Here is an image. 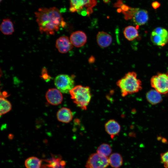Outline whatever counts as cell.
I'll return each instance as SVG.
<instances>
[{"mask_svg":"<svg viewBox=\"0 0 168 168\" xmlns=\"http://www.w3.org/2000/svg\"><path fill=\"white\" fill-rule=\"evenodd\" d=\"M35 14L41 33L53 35L66 24L59 10L55 7L40 8Z\"/></svg>","mask_w":168,"mask_h":168,"instance_id":"cell-1","label":"cell"},{"mask_svg":"<svg viewBox=\"0 0 168 168\" xmlns=\"http://www.w3.org/2000/svg\"><path fill=\"white\" fill-rule=\"evenodd\" d=\"M117 85L120 88L121 96L125 97L138 92L142 89V83L137 77L134 72H130L126 73L116 82Z\"/></svg>","mask_w":168,"mask_h":168,"instance_id":"cell-2","label":"cell"},{"mask_svg":"<svg viewBox=\"0 0 168 168\" xmlns=\"http://www.w3.org/2000/svg\"><path fill=\"white\" fill-rule=\"evenodd\" d=\"M69 93L71 98L77 107L83 110L87 109L91 98L89 87L77 85L70 91Z\"/></svg>","mask_w":168,"mask_h":168,"instance_id":"cell-3","label":"cell"},{"mask_svg":"<svg viewBox=\"0 0 168 168\" xmlns=\"http://www.w3.org/2000/svg\"><path fill=\"white\" fill-rule=\"evenodd\" d=\"M69 11L77 12L82 16H89L97 4L96 0H70Z\"/></svg>","mask_w":168,"mask_h":168,"instance_id":"cell-4","label":"cell"},{"mask_svg":"<svg viewBox=\"0 0 168 168\" xmlns=\"http://www.w3.org/2000/svg\"><path fill=\"white\" fill-rule=\"evenodd\" d=\"M152 87L161 94L168 93V73L159 72L150 79Z\"/></svg>","mask_w":168,"mask_h":168,"instance_id":"cell-5","label":"cell"},{"mask_svg":"<svg viewBox=\"0 0 168 168\" xmlns=\"http://www.w3.org/2000/svg\"><path fill=\"white\" fill-rule=\"evenodd\" d=\"M73 76L61 74L55 78V86L61 93H68L74 87Z\"/></svg>","mask_w":168,"mask_h":168,"instance_id":"cell-6","label":"cell"},{"mask_svg":"<svg viewBox=\"0 0 168 168\" xmlns=\"http://www.w3.org/2000/svg\"><path fill=\"white\" fill-rule=\"evenodd\" d=\"M150 39L155 45L163 46L168 42V31L162 27H156L152 31Z\"/></svg>","mask_w":168,"mask_h":168,"instance_id":"cell-7","label":"cell"},{"mask_svg":"<svg viewBox=\"0 0 168 168\" xmlns=\"http://www.w3.org/2000/svg\"><path fill=\"white\" fill-rule=\"evenodd\" d=\"M109 164V160L107 157L97 152L90 156L86 167V168H106Z\"/></svg>","mask_w":168,"mask_h":168,"instance_id":"cell-8","label":"cell"},{"mask_svg":"<svg viewBox=\"0 0 168 168\" xmlns=\"http://www.w3.org/2000/svg\"><path fill=\"white\" fill-rule=\"evenodd\" d=\"M114 6L116 8L117 11L122 13L126 20L132 19L136 12L138 8L131 7L124 3L122 0H118L114 4Z\"/></svg>","mask_w":168,"mask_h":168,"instance_id":"cell-9","label":"cell"},{"mask_svg":"<svg viewBox=\"0 0 168 168\" xmlns=\"http://www.w3.org/2000/svg\"><path fill=\"white\" fill-rule=\"evenodd\" d=\"M62 93L58 89L51 88L47 91L45 97L47 101L53 105L60 104L63 100Z\"/></svg>","mask_w":168,"mask_h":168,"instance_id":"cell-10","label":"cell"},{"mask_svg":"<svg viewBox=\"0 0 168 168\" xmlns=\"http://www.w3.org/2000/svg\"><path fill=\"white\" fill-rule=\"evenodd\" d=\"M56 47L61 53H66L72 48L73 45L68 38L65 36L58 38L56 42Z\"/></svg>","mask_w":168,"mask_h":168,"instance_id":"cell-11","label":"cell"},{"mask_svg":"<svg viewBox=\"0 0 168 168\" xmlns=\"http://www.w3.org/2000/svg\"><path fill=\"white\" fill-rule=\"evenodd\" d=\"M86 34L82 31H77L72 33L70 35V40L73 45L80 47L83 46L87 41Z\"/></svg>","mask_w":168,"mask_h":168,"instance_id":"cell-12","label":"cell"},{"mask_svg":"<svg viewBox=\"0 0 168 168\" xmlns=\"http://www.w3.org/2000/svg\"><path fill=\"white\" fill-rule=\"evenodd\" d=\"M132 19L133 23L137 26L144 25L147 23L149 19L148 12L146 10L138 8Z\"/></svg>","mask_w":168,"mask_h":168,"instance_id":"cell-13","label":"cell"},{"mask_svg":"<svg viewBox=\"0 0 168 168\" xmlns=\"http://www.w3.org/2000/svg\"><path fill=\"white\" fill-rule=\"evenodd\" d=\"M105 129L111 138L119 133L121 127L119 123L114 119H111L108 120L105 125Z\"/></svg>","mask_w":168,"mask_h":168,"instance_id":"cell-14","label":"cell"},{"mask_svg":"<svg viewBox=\"0 0 168 168\" xmlns=\"http://www.w3.org/2000/svg\"><path fill=\"white\" fill-rule=\"evenodd\" d=\"M97 43L101 48H106L111 44L112 39L111 36L108 33L104 31L99 32L97 35Z\"/></svg>","mask_w":168,"mask_h":168,"instance_id":"cell-15","label":"cell"},{"mask_svg":"<svg viewBox=\"0 0 168 168\" xmlns=\"http://www.w3.org/2000/svg\"><path fill=\"white\" fill-rule=\"evenodd\" d=\"M72 112L69 109L63 107L59 109L57 114L58 120L63 123L70 122L73 118Z\"/></svg>","mask_w":168,"mask_h":168,"instance_id":"cell-16","label":"cell"},{"mask_svg":"<svg viewBox=\"0 0 168 168\" xmlns=\"http://www.w3.org/2000/svg\"><path fill=\"white\" fill-rule=\"evenodd\" d=\"M147 101L152 105H155L161 103L162 98L161 94L154 89L148 91L146 95Z\"/></svg>","mask_w":168,"mask_h":168,"instance_id":"cell-17","label":"cell"},{"mask_svg":"<svg viewBox=\"0 0 168 168\" xmlns=\"http://www.w3.org/2000/svg\"><path fill=\"white\" fill-rule=\"evenodd\" d=\"M0 29L2 34L6 35H11L14 31L13 23L8 18L3 20L0 25Z\"/></svg>","mask_w":168,"mask_h":168,"instance_id":"cell-18","label":"cell"},{"mask_svg":"<svg viewBox=\"0 0 168 168\" xmlns=\"http://www.w3.org/2000/svg\"><path fill=\"white\" fill-rule=\"evenodd\" d=\"M123 33L125 38L129 41L133 40L139 35L137 28L132 26L126 27L124 30Z\"/></svg>","mask_w":168,"mask_h":168,"instance_id":"cell-19","label":"cell"},{"mask_svg":"<svg viewBox=\"0 0 168 168\" xmlns=\"http://www.w3.org/2000/svg\"><path fill=\"white\" fill-rule=\"evenodd\" d=\"M109 160L110 165L114 168L119 167L123 163L122 157L118 153H114L111 154Z\"/></svg>","mask_w":168,"mask_h":168,"instance_id":"cell-20","label":"cell"},{"mask_svg":"<svg viewBox=\"0 0 168 168\" xmlns=\"http://www.w3.org/2000/svg\"><path fill=\"white\" fill-rule=\"evenodd\" d=\"M42 160L35 156L30 157L25 161L26 168H40Z\"/></svg>","mask_w":168,"mask_h":168,"instance_id":"cell-21","label":"cell"},{"mask_svg":"<svg viewBox=\"0 0 168 168\" xmlns=\"http://www.w3.org/2000/svg\"><path fill=\"white\" fill-rule=\"evenodd\" d=\"M0 102V115L6 114L9 112L12 109V105L10 102L1 96Z\"/></svg>","mask_w":168,"mask_h":168,"instance_id":"cell-22","label":"cell"},{"mask_svg":"<svg viewBox=\"0 0 168 168\" xmlns=\"http://www.w3.org/2000/svg\"><path fill=\"white\" fill-rule=\"evenodd\" d=\"M112 149L109 144L103 143L100 145L98 148L97 152L98 153L107 157L111 153Z\"/></svg>","mask_w":168,"mask_h":168,"instance_id":"cell-23","label":"cell"},{"mask_svg":"<svg viewBox=\"0 0 168 168\" xmlns=\"http://www.w3.org/2000/svg\"><path fill=\"white\" fill-rule=\"evenodd\" d=\"M161 160L165 168H168V150L161 154Z\"/></svg>","mask_w":168,"mask_h":168,"instance_id":"cell-24","label":"cell"},{"mask_svg":"<svg viewBox=\"0 0 168 168\" xmlns=\"http://www.w3.org/2000/svg\"><path fill=\"white\" fill-rule=\"evenodd\" d=\"M42 71V77L45 80H49L50 77L47 74L46 69L45 68H43Z\"/></svg>","mask_w":168,"mask_h":168,"instance_id":"cell-25","label":"cell"},{"mask_svg":"<svg viewBox=\"0 0 168 168\" xmlns=\"http://www.w3.org/2000/svg\"><path fill=\"white\" fill-rule=\"evenodd\" d=\"M152 7L154 9L159 8L161 6V3L158 1H155L152 2L151 4Z\"/></svg>","mask_w":168,"mask_h":168,"instance_id":"cell-26","label":"cell"},{"mask_svg":"<svg viewBox=\"0 0 168 168\" xmlns=\"http://www.w3.org/2000/svg\"><path fill=\"white\" fill-rule=\"evenodd\" d=\"M95 61V58L93 56H91L89 59L88 61L90 63H92L94 62Z\"/></svg>","mask_w":168,"mask_h":168,"instance_id":"cell-27","label":"cell"},{"mask_svg":"<svg viewBox=\"0 0 168 168\" xmlns=\"http://www.w3.org/2000/svg\"><path fill=\"white\" fill-rule=\"evenodd\" d=\"M103 0L104 2L105 3H108L110 1V0Z\"/></svg>","mask_w":168,"mask_h":168,"instance_id":"cell-28","label":"cell"},{"mask_svg":"<svg viewBox=\"0 0 168 168\" xmlns=\"http://www.w3.org/2000/svg\"><path fill=\"white\" fill-rule=\"evenodd\" d=\"M2 0H0V2H1L2 1Z\"/></svg>","mask_w":168,"mask_h":168,"instance_id":"cell-29","label":"cell"}]
</instances>
